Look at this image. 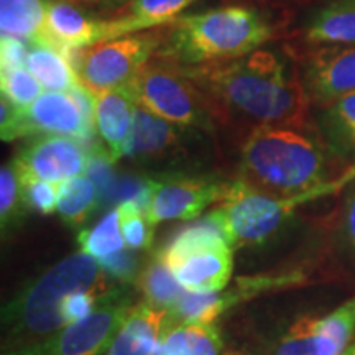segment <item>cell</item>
<instances>
[{"instance_id":"6da1fadb","label":"cell","mask_w":355,"mask_h":355,"mask_svg":"<svg viewBox=\"0 0 355 355\" xmlns=\"http://www.w3.org/2000/svg\"><path fill=\"white\" fill-rule=\"evenodd\" d=\"M181 69L201 89L217 123L248 130L261 125L306 128L311 101L303 78L277 53L255 50Z\"/></svg>"},{"instance_id":"7a4b0ae2","label":"cell","mask_w":355,"mask_h":355,"mask_svg":"<svg viewBox=\"0 0 355 355\" xmlns=\"http://www.w3.org/2000/svg\"><path fill=\"white\" fill-rule=\"evenodd\" d=\"M352 168L306 128L261 125L242 141L239 180L261 193L295 196L336 183Z\"/></svg>"},{"instance_id":"3957f363","label":"cell","mask_w":355,"mask_h":355,"mask_svg":"<svg viewBox=\"0 0 355 355\" xmlns=\"http://www.w3.org/2000/svg\"><path fill=\"white\" fill-rule=\"evenodd\" d=\"M272 25L255 8L227 6L194 15H181L170 24L155 58L180 66L227 61L260 50L272 37Z\"/></svg>"},{"instance_id":"277c9868","label":"cell","mask_w":355,"mask_h":355,"mask_svg":"<svg viewBox=\"0 0 355 355\" xmlns=\"http://www.w3.org/2000/svg\"><path fill=\"white\" fill-rule=\"evenodd\" d=\"M81 290L109 293L104 268L84 252L66 257L30 283L3 309V326L15 337L19 347L40 344L68 326L61 304L66 296Z\"/></svg>"},{"instance_id":"5b68a950","label":"cell","mask_w":355,"mask_h":355,"mask_svg":"<svg viewBox=\"0 0 355 355\" xmlns=\"http://www.w3.org/2000/svg\"><path fill=\"white\" fill-rule=\"evenodd\" d=\"M355 181V165L339 181L324 188L295 196H273L257 191L241 180L234 181L229 196L209 211L212 220L219 225L225 241L232 248L260 245L268 241L298 207L319 198L329 196Z\"/></svg>"},{"instance_id":"8992f818","label":"cell","mask_w":355,"mask_h":355,"mask_svg":"<svg viewBox=\"0 0 355 355\" xmlns=\"http://www.w3.org/2000/svg\"><path fill=\"white\" fill-rule=\"evenodd\" d=\"M157 259L186 291L214 293L227 286L232 275V247L219 225L206 219L186 225L159 248Z\"/></svg>"},{"instance_id":"52a82bcc","label":"cell","mask_w":355,"mask_h":355,"mask_svg":"<svg viewBox=\"0 0 355 355\" xmlns=\"http://www.w3.org/2000/svg\"><path fill=\"white\" fill-rule=\"evenodd\" d=\"M137 105L176 125L216 130L217 122L209 104L181 66L152 58L127 84Z\"/></svg>"},{"instance_id":"ba28073f","label":"cell","mask_w":355,"mask_h":355,"mask_svg":"<svg viewBox=\"0 0 355 355\" xmlns=\"http://www.w3.org/2000/svg\"><path fill=\"white\" fill-rule=\"evenodd\" d=\"M163 38L165 35L158 32H139L76 51L73 61L79 81L94 96L127 86L141 66L157 55Z\"/></svg>"},{"instance_id":"9c48e42d","label":"cell","mask_w":355,"mask_h":355,"mask_svg":"<svg viewBox=\"0 0 355 355\" xmlns=\"http://www.w3.org/2000/svg\"><path fill=\"white\" fill-rule=\"evenodd\" d=\"M0 132L3 141L30 135H63L87 144L94 133V125L87 121L69 92L50 91L26 109L15 107L2 97Z\"/></svg>"},{"instance_id":"30bf717a","label":"cell","mask_w":355,"mask_h":355,"mask_svg":"<svg viewBox=\"0 0 355 355\" xmlns=\"http://www.w3.org/2000/svg\"><path fill=\"white\" fill-rule=\"evenodd\" d=\"M132 298L122 290L109 291L86 318L71 322L46 339L50 355H101L112 345L115 336L132 311Z\"/></svg>"},{"instance_id":"8fae6325","label":"cell","mask_w":355,"mask_h":355,"mask_svg":"<svg viewBox=\"0 0 355 355\" xmlns=\"http://www.w3.org/2000/svg\"><path fill=\"white\" fill-rule=\"evenodd\" d=\"M234 181L207 180V178L170 176L153 180L146 216L153 225L168 220H189L198 217L212 204L224 201Z\"/></svg>"},{"instance_id":"7c38bea8","label":"cell","mask_w":355,"mask_h":355,"mask_svg":"<svg viewBox=\"0 0 355 355\" xmlns=\"http://www.w3.org/2000/svg\"><path fill=\"white\" fill-rule=\"evenodd\" d=\"M89 150L84 141L63 135H40L12 159L20 180H43L61 184L86 171Z\"/></svg>"},{"instance_id":"4fadbf2b","label":"cell","mask_w":355,"mask_h":355,"mask_svg":"<svg viewBox=\"0 0 355 355\" xmlns=\"http://www.w3.org/2000/svg\"><path fill=\"white\" fill-rule=\"evenodd\" d=\"M303 84L311 104H331L355 91V46L322 48L306 61Z\"/></svg>"},{"instance_id":"5bb4252c","label":"cell","mask_w":355,"mask_h":355,"mask_svg":"<svg viewBox=\"0 0 355 355\" xmlns=\"http://www.w3.org/2000/svg\"><path fill=\"white\" fill-rule=\"evenodd\" d=\"M196 132L202 130L176 125L137 105L132 146L127 157L148 165L184 157L188 140Z\"/></svg>"},{"instance_id":"9a60e30c","label":"cell","mask_w":355,"mask_h":355,"mask_svg":"<svg viewBox=\"0 0 355 355\" xmlns=\"http://www.w3.org/2000/svg\"><path fill=\"white\" fill-rule=\"evenodd\" d=\"M110 40V19H94L73 3L58 0L46 3V21L42 42L74 53Z\"/></svg>"},{"instance_id":"2e32d148","label":"cell","mask_w":355,"mask_h":355,"mask_svg":"<svg viewBox=\"0 0 355 355\" xmlns=\"http://www.w3.org/2000/svg\"><path fill=\"white\" fill-rule=\"evenodd\" d=\"M137 102L128 86L112 87L96 94L94 127L101 145L115 162L130 152Z\"/></svg>"},{"instance_id":"e0dca14e","label":"cell","mask_w":355,"mask_h":355,"mask_svg":"<svg viewBox=\"0 0 355 355\" xmlns=\"http://www.w3.org/2000/svg\"><path fill=\"white\" fill-rule=\"evenodd\" d=\"M170 326V309L146 301L133 306L107 355H153Z\"/></svg>"},{"instance_id":"ac0fdd59","label":"cell","mask_w":355,"mask_h":355,"mask_svg":"<svg viewBox=\"0 0 355 355\" xmlns=\"http://www.w3.org/2000/svg\"><path fill=\"white\" fill-rule=\"evenodd\" d=\"M304 40L322 46H355V0H329L304 26Z\"/></svg>"},{"instance_id":"d6986e66","label":"cell","mask_w":355,"mask_h":355,"mask_svg":"<svg viewBox=\"0 0 355 355\" xmlns=\"http://www.w3.org/2000/svg\"><path fill=\"white\" fill-rule=\"evenodd\" d=\"M194 2L196 0H130L117 17L110 19V35L115 40L170 25Z\"/></svg>"},{"instance_id":"ffe728a7","label":"cell","mask_w":355,"mask_h":355,"mask_svg":"<svg viewBox=\"0 0 355 355\" xmlns=\"http://www.w3.org/2000/svg\"><path fill=\"white\" fill-rule=\"evenodd\" d=\"M73 56L51 43H30L25 68L48 91L68 92L79 83Z\"/></svg>"},{"instance_id":"44dd1931","label":"cell","mask_w":355,"mask_h":355,"mask_svg":"<svg viewBox=\"0 0 355 355\" xmlns=\"http://www.w3.org/2000/svg\"><path fill=\"white\" fill-rule=\"evenodd\" d=\"M321 109V137L344 162L355 165V91Z\"/></svg>"},{"instance_id":"7402d4cb","label":"cell","mask_w":355,"mask_h":355,"mask_svg":"<svg viewBox=\"0 0 355 355\" xmlns=\"http://www.w3.org/2000/svg\"><path fill=\"white\" fill-rule=\"evenodd\" d=\"M46 21L43 0H0L2 37L19 38L26 43L42 42Z\"/></svg>"},{"instance_id":"603a6c76","label":"cell","mask_w":355,"mask_h":355,"mask_svg":"<svg viewBox=\"0 0 355 355\" xmlns=\"http://www.w3.org/2000/svg\"><path fill=\"white\" fill-rule=\"evenodd\" d=\"M163 355H219L222 340L214 324H171L162 337Z\"/></svg>"},{"instance_id":"cb8c5ba5","label":"cell","mask_w":355,"mask_h":355,"mask_svg":"<svg viewBox=\"0 0 355 355\" xmlns=\"http://www.w3.org/2000/svg\"><path fill=\"white\" fill-rule=\"evenodd\" d=\"M97 206H99V193L91 178L74 176L60 184L56 211L71 227L83 225Z\"/></svg>"},{"instance_id":"d4e9b609","label":"cell","mask_w":355,"mask_h":355,"mask_svg":"<svg viewBox=\"0 0 355 355\" xmlns=\"http://www.w3.org/2000/svg\"><path fill=\"white\" fill-rule=\"evenodd\" d=\"M78 243L81 252L94 257L97 261L123 250L125 241L122 235L119 207L109 211L94 227L81 230L78 235Z\"/></svg>"},{"instance_id":"484cf974","label":"cell","mask_w":355,"mask_h":355,"mask_svg":"<svg viewBox=\"0 0 355 355\" xmlns=\"http://www.w3.org/2000/svg\"><path fill=\"white\" fill-rule=\"evenodd\" d=\"M137 288L145 296L146 303L166 309H170L184 293V288L180 285L171 270L158 259L139 273Z\"/></svg>"},{"instance_id":"4316f807","label":"cell","mask_w":355,"mask_h":355,"mask_svg":"<svg viewBox=\"0 0 355 355\" xmlns=\"http://www.w3.org/2000/svg\"><path fill=\"white\" fill-rule=\"evenodd\" d=\"M316 331L324 355H340L355 332V295L332 313L316 319Z\"/></svg>"},{"instance_id":"83f0119b","label":"cell","mask_w":355,"mask_h":355,"mask_svg":"<svg viewBox=\"0 0 355 355\" xmlns=\"http://www.w3.org/2000/svg\"><path fill=\"white\" fill-rule=\"evenodd\" d=\"M229 309L225 295L219 293H183L181 298L170 308L171 324L181 322H207L211 324Z\"/></svg>"},{"instance_id":"f1b7e54d","label":"cell","mask_w":355,"mask_h":355,"mask_svg":"<svg viewBox=\"0 0 355 355\" xmlns=\"http://www.w3.org/2000/svg\"><path fill=\"white\" fill-rule=\"evenodd\" d=\"M25 207L19 173L12 163L3 165L0 170V222L3 234L20 220V217L25 214Z\"/></svg>"},{"instance_id":"f546056e","label":"cell","mask_w":355,"mask_h":355,"mask_svg":"<svg viewBox=\"0 0 355 355\" xmlns=\"http://www.w3.org/2000/svg\"><path fill=\"white\" fill-rule=\"evenodd\" d=\"M0 87H2V97H6L19 109L30 107L43 94V86L25 66L2 71Z\"/></svg>"},{"instance_id":"4dcf8cb0","label":"cell","mask_w":355,"mask_h":355,"mask_svg":"<svg viewBox=\"0 0 355 355\" xmlns=\"http://www.w3.org/2000/svg\"><path fill=\"white\" fill-rule=\"evenodd\" d=\"M275 355H324L316 318H301L282 337Z\"/></svg>"},{"instance_id":"1f68e13d","label":"cell","mask_w":355,"mask_h":355,"mask_svg":"<svg viewBox=\"0 0 355 355\" xmlns=\"http://www.w3.org/2000/svg\"><path fill=\"white\" fill-rule=\"evenodd\" d=\"M123 241L130 250H148L153 243L152 222L137 202L127 201L119 204Z\"/></svg>"},{"instance_id":"d6a6232c","label":"cell","mask_w":355,"mask_h":355,"mask_svg":"<svg viewBox=\"0 0 355 355\" xmlns=\"http://www.w3.org/2000/svg\"><path fill=\"white\" fill-rule=\"evenodd\" d=\"M26 207L42 216H50L58 206V183L43 180H20Z\"/></svg>"},{"instance_id":"836d02e7","label":"cell","mask_w":355,"mask_h":355,"mask_svg":"<svg viewBox=\"0 0 355 355\" xmlns=\"http://www.w3.org/2000/svg\"><path fill=\"white\" fill-rule=\"evenodd\" d=\"M107 293H101L96 290H81L76 293H71L63 300L61 304V314H63L66 324L76 322L79 319L89 316L101 303L102 296Z\"/></svg>"},{"instance_id":"e575fe53","label":"cell","mask_w":355,"mask_h":355,"mask_svg":"<svg viewBox=\"0 0 355 355\" xmlns=\"http://www.w3.org/2000/svg\"><path fill=\"white\" fill-rule=\"evenodd\" d=\"M99 265L104 268L105 273L110 277L119 279V282L130 283L139 277V257L133 254V250H121L117 254L107 257V259L99 260Z\"/></svg>"},{"instance_id":"d590c367","label":"cell","mask_w":355,"mask_h":355,"mask_svg":"<svg viewBox=\"0 0 355 355\" xmlns=\"http://www.w3.org/2000/svg\"><path fill=\"white\" fill-rule=\"evenodd\" d=\"M28 46L26 42L19 38L2 37L0 42V64H2V71L24 68L26 63V55H28Z\"/></svg>"},{"instance_id":"8d00e7d4","label":"cell","mask_w":355,"mask_h":355,"mask_svg":"<svg viewBox=\"0 0 355 355\" xmlns=\"http://www.w3.org/2000/svg\"><path fill=\"white\" fill-rule=\"evenodd\" d=\"M345 235H347V241L355 252V186L349 193L347 202H345Z\"/></svg>"},{"instance_id":"74e56055","label":"cell","mask_w":355,"mask_h":355,"mask_svg":"<svg viewBox=\"0 0 355 355\" xmlns=\"http://www.w3.org/2000/svg\"><path fill=\"white\" fill-rule=\"evenodd\" d=\"M2 355H50V352H48L46 343H40L10 349L7 350V352H3Z\"/></svg>"},{"instance_id":"f35d334b","label":"cell","mask_w":355,"mask_h":355,"mask_svg":"<svg viewBox=\"0 0 355 355\" xmlns=\"http://www.w3.org/2000/svg\"><path fill=\"white\" fill-rule=\"evenodd\" d=\"M340 355H355V340L352 344H349L347 347L343 350V354H340Z\"/></svg>"},{"instance_id":"ab89813d","label":"cell","mask_w":355,"mask_h":355,"mask_svg":"<svg viewBox=\"0 0 355 355\" xmlns=\"http://www.w3.org/2000/svg\"><path fill=\"white\" fill-rule=\"evenodd\" d=\"M71 2H112V0H71Z\"/></svg>"},{"instance_id":"60d3db41","label":"cell","mask_w":355,"mask_h":355,"mask_svg":"<svg viewBox=\"0 0 355 355\" xmlns=\"http://www.w3.org/2000/svg\"><path fill=\"white\" fill-rule=\"evenodd\" d=\"M225 355H243V354H239V352H227Z\"/></svg>"}]
</instances>
